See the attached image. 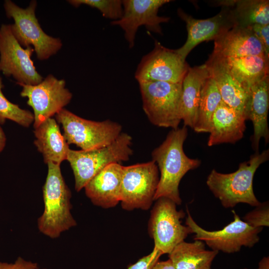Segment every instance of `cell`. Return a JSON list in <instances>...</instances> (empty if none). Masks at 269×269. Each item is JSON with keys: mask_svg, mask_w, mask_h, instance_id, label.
Here are the masks:
<instances>
[{"mask_svg": "<svg viewBox=\"0 0 269 269\" xmlns=\"http://www.w3.org/2000/svg\"><path fill=\"white\" fill-rule=\"evenodd\" d=\"M187 135L188 130L184 126L172 129L162 143L152 151V160L160 173L154 200L164 197L177 205L181 204L180 182L187 172L198 168L201 164L199 159L189 158L184 152L183 144Z\"/></svg>", "mask_w": 269, "mask_h": 269, "instance_id": "obj_1", "label": "cell"}, {"mask_svg": "<svg viewBox=\"0 0 269 269\" xmlns=\"http://www.w3.org/2000/svg\"><path fill=\"white\" fill-rule=\"evenodd\" d=\"M48 173L43 186L44 211L37 219L40 232L56 239L77 225L71 210V193L62 175L60 165L49 162Z\"/></svg>", "mask_w": 269, "mask_h": 269, "instance_id": "obj_2", "label": "cell"}, {"mask_svg": "<svg viewBox=\"0 0 269 269\" xmlns=\"http://www.w3.org/2000/svg\"><path fill=\"white\" fill-rule=\"evenodd\" d=\"M269 158L268 149L255 152L249 160L240 163L234 172L222 173L213 169L207 177V185L225 208H233L241 203L257 207L261 203L254 192L253 178L258 167Z\"/></svg>", "mask_w": 269, "mask_h": 269, "instance_id": "obj_3", "label": "cell"}, {"mask_svg": "<svg viewBox=\"0 0 269 269\" xmlns=\"http://www.w3.org/2000/svg\"><path fill=\"white\" fill-rule=\"evenodd\" d=\"M132 138L122 133L111 143L89 150L70 149L67 159L73 170L75 188L79 192L100 171L112 163L127 161L133 154Z\"/></svg>", "mask_w": 269, "mask_h": 269, "instance_id": "obj_4", "label": "cell"}, {"mask_svg": "<svg viewBox=\"0 0 269 269\" xmlns=\"http://www.w3.org/2000/svg\"><path fill=\"white\" fill-rule=\"evenodd\" d=\"M37 2L31 0L23 8L10 0L4 2L6 16L12 18V32L19 43L25 48L31 47L37 59L44 60L55 54L62 47L60 39L53 37L44 32L35 15Z\"/></svg>", "mask_w": 269, "mask_h": 269, "instance_id": "obj_5", "label": "cell"}, {"mask_svg": "<svg viewBox=\"0 0 269 269\" xmlns=\"http://www.w3.org/2000/svg\"><path fill=\"white\" fill-rule=\"evenodd\" d=\"M142 108L153 125L176 129L182 121V83L155 81L138 83Z\"/></svg>", "mask_w": 269, "mask_h": 269, "instance_id": "obj_6", "label": "cell"}, {"mask_svg": "<svg viewBox=\"0 0 269 269\" xmlns=\"http://www.w3.org/2000/svg\"><path fill=\"white\" fill-rule=\"evenodd\" d=\"M55 118L62 125L63 136L68 144H74L82 150L109 145L122 133V127L116 122L86 120L64 108L55 115Z\"/></svg>", "mask_w": 269, "mask_h": 269, "instance_id": "obj_7", "label": "cell"}, {"mask_svg": "<svg viewBox=\"0 0 269 269\" xmlns=\"http://www.w3.org/2000/svg\"><path fill=\"white\" fill-rule=\"evenodd\" d=\"M188 216L186 225L195 234L194 240L204 241L212 250L226 253H234L240 251L243 246L254 247L260 240L258 234L263 228H254L242 220L235 211L234 220L223 229L210 231L199 226L187 210Z\"/></svg>", "mask_w": 269, "mask_h": 269, "instance_id": "obj_8", "label": "cell"}, {"mask_svg": "<svg viewBox=\"0 0 269 269\" xmlns=\"http://www.w3.org/2000/svg\"><path fill=\"white\" fill-rule=\"evenodd\" d=\"M158 168L152 160L123 166L121 200L123 209L148 210L159 182Z\"/></svg>", "mask_w": 269, "mask_h": 269, "instance_id": "obj_9", "label": "cell"}, {"mask_svg": "<svg viewBox=\"0 0 269 269\" xmlns=\"http://www.w3.org/2000/svg\"><path fill=\"white\" fill-rule=\"evenodd\" d=\"M156 200L151 211L148 231L154 240V247L163 254H169L192 232L187 226L181 224V219L185 214L177 210L173 201L164 197Z\"/></svg>", "mask_w": 269, "mask_h": 269, "instance_id": "obj_10", "label": "cell"}, {"mask_svg": "<svg viewBox=\"0 0 269 269\" xmlns=\"http://www.w3.org/2000/svg\"><path fill=\"white\" fill-rule=\"evenodd\" d=\"M17 84L22 88L20 96L27 98V104L33 109L34 129L64 109L72 98L65 81L52 74L37 85Z\"/></svg>", "mask_w": 269, "mask_h": 269, "instance_id": "obj_11", "label": "cell"}, {"mask_svg": "<svg viewBox=\"0 0 269 269\" xmlns=\"http://www.w3.org/2000/svg\"><path fill=\"white\" fill-rule=\"evenodd\" d=\"M33 49L23 48L14 36L10 24L0 27V72L12 76L16 83L35 85L43 79L37 71L31 57Z\"/></svg>", "mask_w": 269, "mask_h": 269, "instance_id": "obj_12", "label": "cell"}, {"mask_svg": "<svg viewBox=\"0 0 269 269\" xmlns=\"http://www.w3.org/2000/svg\"><path fill=\"white\" fill-rule=\"evenodd\" d=\"M189 67L176 49L166 48L155 40L153 49L140 61L134 78L138 83L155 81L182 83Z\"/></svg>", "mask_w": 269, "mask_h": 269, "instance_id": "obj_13", "label": "cell"}, {"mask_svg": "<svg viewBox=\"0 0 269 269\" xmlns=\"http://www.w3.org/2000/svg\"><path fill=\"white\" fill-rule=\"evenodd\" d=\"M123 13L121 18L112 21L124 31V36L130 48L134 45L136 32L141 26L149 31L161 34V24L168 22L170 17L158 15L159 9L169 2V0H124Z\"/></svg>", "mask_w": 269, "mask_h": 269, "instance_id": "obj_14", "label": "cell"}, {"mask_svg": "<svg viewBox=\"0 0 269 269\" xmlns=\"http://www.w3.org/2000/svg\"><path fill=\"white\" fill-rule=\"evenodd\" d=\"M178 15L185 21L187 38L185 43L177 52L185 60L190 51L199 43L215 40L235 26V23L228 7L222 6L220 12L206 19H196L179 8Z\"/></svg>", "mask_w": 269, "mask_h": 269, "instance_id": "obj_15", "label": "cell"}, {"mask_svg": "<svg viewBox=\"0 0 269 269\" xmlns=\"http://www.w3.org/2000/svg\"><path fill=\"white\" fill-rule=\"evenodd\" d=\"M205 64L216 84L222 101L246 118L248 92L232 74L225 58L212 52Z\"/></svg>", "mask_w": 269, "mask_h": 269, "instance_id": "obj_16", "label": "cell"}, {"mask_svg": "<svg viewBox=\"0 0 269 269\" xmlns=\"http://www.w3.org/2000/svg\"><path fill=\"white\" fill-rule=\"evenodd\" d=\"M248 98L246 110V120L252 121L254 133L252 146L258 152L260 141L264 138L269 141L268 115L269 108V76L251 86L247 90Z\"/></svg>", "mask_w": 269, "mask_h": 269, "instance_id": "obj_17", "label": "cell"}, {"mask_svg": "<svg viewBox=\"0 0 269 269\" xmlns=\"http://www.w3.org/2000/svg\"><path fill=\"white\" fill-rule=\"evenodd\" d=\"M123 166L119 163H111L86 184L85 194L93 204L109 208L120 202Z\"/></svg>", "mask_w": 269, "mask_h": 269, "instance_id": "obj_18", "label": "cell"}, {"mask_svg": "<svg viewBox=\"0 0 269 269\" xmlns=\"http://www.w3.org/2000/svg\"><path fill=\"white\" fill-rule=\"evenodd\" d=\"M246 119L222 101L213 114L207 145L235 143L241 139L246 130Z\"/></svg>", "mask_w": 269, "mask_h": 269, "instance_id": "obj_19", "label": "cell"}, {"mask_svg": "<svg viewBox=\"0 0 269 269\" xmlns=\"http://www.w3.org/2000/svg\"><path fill=\"white\" fill-rule=\"evenodd\" d=\"M213 52L225 58L248 55L266 57L262 44L252 30L236 26L214 40Z\"/></svg>", "mask_w": 269, "mask_h": 269, "instance_id": "obj_20", "label": "cell"}, {"mask_svg": "<svg viewBox=\"0 0 269 269\" xmlns=\"http://www.w3.org/2000/svg\"><path fill=\"white\" fill-rule=\"evenodd\" d=\"M209 73L205 64L189 67L182 82L181 117L184 126L193 129L196 124L201 93Z\"/></svg>", "mask_w": 269, "mask_h": 269, "instance_id": "obj_21", "label": "cell"}, {"mask_svg": "<svg viewBox=\"0 0 269 269\" xmlns=\"http://www.w3.org/2000/svg\"><path fill=\"white\" fill-rule=\"evenodd\" d=\"M57 122L52 118H48L34 131L36 138L34 143L47 164L52 162L60 165L63 161L67 159L70 149Z\"/></svg>", "mask_w": 269, "mask_h": 269, "instance_id": "obj_22", "label": "cell"}, {"mask_svg": "<svg viewBox=\"0 0 269 269\" xmlns=\"http://www.w3.org/2000/svg\"><path fill=\"white\" fill-rule=\"evenodd\" d=\"M219 252L205 249L203 241H184L176 245L168 254L175 269H211Z\"/></svg>", "mask_w": 269, "mask_h": 269, "instance_id": "obj_23", "label": "cell"}, {"mask_svg": "<svg viewBox=\"0 0 269 269\" xmlns=\"http://www.w3.org/2000/svg\"><path fill=\"white\" fill-rule=\"evenodd\" d=\"M216 2L219 6L229 8L235 26L269 24V0H226Z\"/></svg>", "mask_w": 269, "mask_h": 269, "instance_id": "obj_24", "label": "cell"}, {"mask_svg": "<svg viewBox=\"0 0 269 269\" xmlns=\"http://www.w3.org/2000/svg\"><path fill=\"white\" fill-rule=\"evenodd\" d=\"M225 59L232 74L247 91L253 84L269 76V59L264 55Z\"/></svg>", "mask_w": 269, "mask_h": 269, "instance_id": "obj_25", "label": "cell"}, {"mask_svg": "<svg viewBox=\"0 0 269 269\" xmlns=\"http://www.w3.org/2000/svg\"><path fill=\"white\" fill-rule=\"evenodd\" d=\"M222 101L214 80L210 75L202 88L197 118L193 129L196 133H209L213 113Z\"/></svg>", "mask_w": 269, "mask_h": 269, "instance_id": "obj_26", "label": "cell"}, {"mask_svg": "<svg viewBox=\"0 0 269 269\" xmlns=\"http://www.w3.org/2000/svg\"><path fill=\"white\" fill-rule=\"evenodd\" d=\"M3 87L0 75V124H3L6 120H9L21 126L28 127L34 121L33 114L8 101L2 92Z\"/></svg>", "mask_w": 269, "mask_h": 269, "instance_id": "obj_27", "label": "cell"}, {"mask_svg": "<svg viewBox=\"0 0 269 269\" xmlns=\"http://www.w3.org/2000/svg\"><path fill=\"white\" fill-rule=\"evenodd\" d=\"M68 2L74 7L86 5L99 10L103 16L112 21L121 18L123 13L121 0H70Z\"/></svg>", "mask_w": 269, "mask_h": 269, "instance_id": "obj_28", "label": "cell"}, {"mask_svg": "<svg viewBox=\"0 0 269 269\" xmlns=\"http://www.w3.org/2000/svg\"><path fill=\"white\" fill-rule=\"evenodd\" d=\"M268 202L261 203L244 217V221L254 228H263L269 226V210Z\"/></svg>", "mask_w": 269, "mask_h": 269, "instance_id": "obj_29", "label": "cell"}, {"mask_svg": "<svg viewBox=\"0 0 269 269\" xmlns=\"http://www.w3.org/2000/svg\"><path fill=\"white\" fill-rule=\"evenodd\" d=\"M262 44L266 57L269 59V24H255L249 27Z\"/></svg>", "mask_w": 269, "mask_h": 269, "instance_id": "obj_30", "label": "cell"}, {"mask_svg": "<svg viewBox=\"0 0 269 269\" xmlns=\"http://www.w3.org/2000/svg\"><path fill=\"white\" fill-rule=\"evenodd\" d=\"M162 255L160 251L154 247L151 253L130 265L128 269H151Z\"/></svg>", "mask_w": 269, "mask_h": 269, "instance_id": "obj_31", "label": "cell"}, {"mask_svg": "<svg viewBox=\"0 0 269 269\" xmlns=\"http://www.w3.org/2000/svg\"><path fill=\"white\" fill-rule=\"evenodd\" d=\"M0 269H39V267L37 263L18 257L14 263L0 262Z\"/></svg>", "mask_w": 269, "mask_h": 269, "instance_id": "obj_32", "label": "cell"}, {"mask_svg": "<svg viewBox=\"0 0 269 269\" xmlns=\"http://www.w3.org/2000/svg\"><path fill=\"white\" fill-rule=\"evenodd\" d=\"M151 269H175L171 261L168 259L165 261H157Z\"/></svg>", "mask_w": 269, "mask_h": 269, "instance_id": "obj_33", "label": "cell"}, {"mask_svg": "<svg viewBox=\"0 0 269 269\" xmlns=\"http://www.w3.org/2000/svg\"><path fill=\"white\" fill-rule=\"evenodd\" d=\"M257 269H269V258L265 257L259 263V267Z\"/></svg>", "mask_w": 269, "mask_h": 269, "instance_id": "obj_34", "label": "cell"}, {"mask_svg": "<svg viewBox=\"0 0 269 269\" xmlns=\"http://www.w3.org/2000/svg\"><path fill=\"white\" fill-rule=\"evenodd\" d=\"M6 143V137L5 134L0 126V153L4 148Z\"/></svg>", "mask_w": 269, "mask_h": 269, "instance_id": "obj_35", "label": "cell"}, {"mask_svg": "<svg viewBox=\"0 0 269 269\" xmlns=\"http://www.w3.org/2000/svg\"><path fill=\"white\" fill-rule=\"evenodd\" d=\"M48 269L44 268V269Z\"/></svg>", "mask_w": 269, "mask_h": 269, "instance_id": "obj_36", "label": "cell"}]
</instances>
